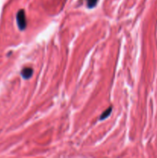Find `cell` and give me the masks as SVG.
<instances>
[{
	"instance_id": "4",
	"label": "cell",
	"mask_w": 157,
	"mask_h": 158,
	"mask_svg": "<svg viewBox=\"0 0 157 158\" xmlns=\"http://www.w3.org/2000/svg\"><path fill=\"white\" fill-rule=\"evenodd\" d=\"M87 1V6L89 9L95 7L98 0H86Z\"/></svg>"
},
{
	"instance_id": "3",
	"label": "cell",
	"mask_w": 157,
	"mask_h": 158,
	"mask_svg": "<svg viewBox=\"0 0 157 158\" xmlns=\"http://www.w3.org/2000/svg\"><path fill=\"white\" fill-rule=\"evenodd\" d=\"M111 113H112V107H109L106 111H105V112H103V114H102L101 117H100L99 119L101 120H105V119H106L109 115H110Z\"/></svg>"
},
{
	"instance_id": "2",
	"label": "cell",
	"mask_w": 157,
	"mask_h": 158,
	"mask_svg": "<svg viewBox=\"0 0 157 158\" xmlns=\"http://www.w3.org/2000/svg\"><path fill=\"white\" fill-rule=\"evenodd\" d=\"M21 74H22V77L24 79H29L30 78V77L32 76V74H33V70H32V68H29V67L24 68V69L22 70Z\"/></svg>"
},
{
	"instance_id": "1",
	"label": "cell",
	"mask_w": 157,
	"mask_h": 158,
	"mask_svg": "<svg viewBox=\"0 0 157 158\" xmlns=\"http://www.w3.org/2000/svg\"><path fill=\"white\" fill-rule=\"evenodd\" d=\"M17 24L20 30H24L26 27V18L25 11L23 9H20L16 15Z\"/></svg>"
}]
</instances>
